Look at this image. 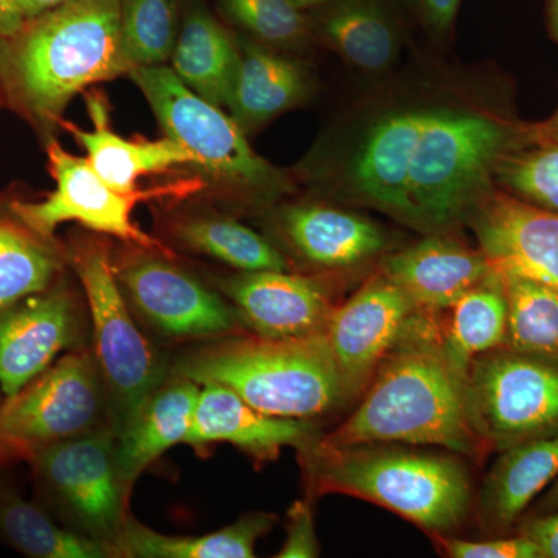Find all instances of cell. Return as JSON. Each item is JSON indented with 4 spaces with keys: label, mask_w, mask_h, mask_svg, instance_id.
<instances>
[{
    "label": "cell",
    "mask_w": 558,
    "mask_h": 558,
    "mask_svg": "<svg viewBox=\"0 0 558 558\" xmlns=\"http://www.w3.org/2000/svg\"><path fill=\"white\" fill-rule=\"evenodd\" d=\"M329 446L402 442L476 457L468 377L429 323L413 314L380 363L357 410L322 439Z\"/></svg>",
    "instance_id": "6da1fadb"
},
{
    "label": "cell",
    "mask_w": 558,
    "mask_h": 558,
    "mask_svg": "<svg viewBox=\"0 0 558 558\" xmlns=\"http://www.w3.org/2000/svg\"><path fill=\"white\" fill-rule=\"evenodd\" d=\"M120 10L121 0H68L0 38L5 102L47 132L81 92L130 73Z\"/></svg>",
    "instance_id": "7a4b0ae2"
},
{
    "label": "cell",
    "mask_w": 558,
    "mask_h": 558,
    "mask_svg": "<svg viewBox=\"0 0 558 558\" xmlns=\"http://www.w3.org/2000/svg\"><path fill=\"white\" fill-rule=\"evenodd\" d=\"M171 376L220 385L267 416H323L347 400L325 332L299 339L231 333L201 341L171 362Z\"/></svg>",
    "instance_id": "3957f363"
},
{
    "label": "cell",
    "mask_w": 558,
    "mask_h": 558,
    "mask_svg": "<svg viewBox=\"0 0 558 558\" xmlns=\"http://www.w3.org/2000/svg\"><path fill=\"white\" fill-rule=\"evenodd\" d=\"M311 494H343L392 510L425 531H457L470 510L468 472L458 459L380 444L299 447Z\"/></svg>",
    "instance_id": "277c9868"
},
{
    "label": "cell",
    "mask_w": 558,
    "mask_h": 558,
    "mask_svg": "<svg viewBox=\"0 0 558 558\" xmlns=\"http://www.w3.org/2000/svg\"><path fill=\"white\" fill-rule=\"evenodd\" d=\"M527 146V128L483 113L425 109L407 154L405 220L442 231L469 218L501 161Z\"/></svg>",
    "instance_id": "5b68a950"
},
{
    "label": "cell",
    "mask_w": 558,
    "mask_h": 558,
    "mask_svg": "<svg viewBox=\"0 0 558 558\" xmlns=\"http://www.w3.org/2000/svg\"><path fill=\"white\" fill-rule=\"evenodd\" d=\"M75 271L92 330V352L105 380L109 422L119 432L142 400L171 376V360L142 329L124 299L109 248L98 241H75L65 250Z\"/></svg>",
    "instance_id": "8992f818"
},
{
    "label": "cell",
    "mask_w": 558,
    "mask_h": 558,
    "mask_svg": "<svg viewBox=\"0 0 558 558\" xmlns=\"http://www.w3.org/2000/svg\"><path fill=\"white\" fill-rule=\"evenodd\" d=\"M128 75L165 135L189 149L197 167L223 189L250 202L274 201L289 190L288 179L255 153L236 120L185 86L174 70L153 65L131 69Z\"/></svg>",
    "instance_id": "52a82bcc"
},
{
    "label": "cell",
    "mask_w": 558,
    "mask_h": 558,
    "mask_svg": "<svg viewBox=\"0 0 558 558\" xmlns=\"http://www.w3.org/2000/svg\"><path fill=\"white\" fill-rule=\"evenodd\" d=\"M110 425L105 380L90 347L65 352L0 403V468Z\"/></svg>",
    "instance_id": "ba28073f"
},
{
    "label": "cell",
    "mask_w": 558,
    "mask_h": 558,
    "mask_svg": "<svg viewBox=\"0 0 558 558\" xmlns=\"http://www.w3.org/2000/svg\"><path fill=\"white\" fill-rule=\"evenodd\" d=\"M46 508L64 526L108 548L130 519L132 490L117 464V435L110 425L65 440L31 462Z\"/></svg>",
    "instance_id": "9c48e42d"
},
{
    "label": "cell",
    "mask_w": 558,
    "mask_h": 558,
    "mask_svg": "<svg viewBox=\"0 0 558 558\" xmlns=\"http://www.w3.org/2000/svg\"><path fill=\"white\" fill-rule=\"evenodd\" d=\"M473 428L502 451L558 432V359L495 349L473 360L468 376Z\"/></svg>",
    "instance_id": "30bf717a"
},
{
    "label": "cell",
    "mask_w": 558,
    "mask_h": 558,
    "mask_svg": "<svg viewBox=\"0 0 558 558\" xmlns=\"http://www.w3.org/2000/svg\"><path fill=\"white\" fill-rule=\"evenodd\" d=\"M121 292L145 330L170 341H205L241 333L226 296L172 263L170 256L130 245L110 255Z\"/></svg>",
    "instance_id": "8fae6325"
},
{
    "label": "cell",
    "mask_w": 558,
    "mask_h": 558,
    "mask_svg": "<svg viewBox=\"0 0 558 558\" xmlns=\"http://www.w3.org/2000/svg\"><path fill=\"white\" fill-rule=\"evenodd\" d=\"M47 157L54 189L46 199H13V208L33 230L47 238L65 222L80 223L95 233L113 236L128 245L153 250L175 259L163 242L150 236L132 220V211L149 193L126 194L117 191L94 170L86 157L72 156L60 143L51 140Z\"/></svg>",
    "instance_id": "7c38bea8"
},
{
    "label": "cell",
    "mask_w": 558,
    "mask_h": 558,
    "mask_svg": "<svg viewBox=\"0 0 558 558\" xmlns=\"http://www.w3.org/2000/svg\"><path fill=\"white\" fill-rule=\"evenodd\" d=\"M86 303L62 277L0 314V391L11 396L49 369L62 352L84 347Z\"/></svg>",
    "instance_id": "4fadbf2b"
},
{
    "label": "cell",
    "mask_w": 558,
    "mask_h": 558,
    "mask_svg": "<svg viewBox=\"0 0 558 558\" xmlns=\"http://www.w3.org/2000/svg\"><path fill=\"white\" fill-rule=\"evenodd\" d=\"M416 306L387 277L366 282L330 312L325 336L339 366L347 400L366 391Z\"/></svg>",
    "instance_id": "5bb4252c"
},
{
    "label": "cell",
    "mask_w": 558,
    "mask_h": 558,
    "mask_svg": "<svg viewBox=\"0 0 558 558\" xmlns=\"http://www.w3.org/2000/svg\"><path fill=\"white\" fill-rule=\"evenodd\" d=\"M469 218L498 277L534 279L558 290V213L490 189Z\"/></svg>",
    "instance_id": "9a60e30c"
},
{
    "label": "cell",
    "mask_w": 558,
    "mask_h": 558,
    "mask_svg": "<svg viewBox=\"0 0 558 558\" xmlns=\"http://www.w3.org/2000/svg\"><path fill=\"white\" fill-rule=\"evenodd\" d=\"M241 325L266 339H299L325 332L333 307L315 279L286 270L241 271L219 281Z\"/></svg>",
    "instance_id": "2e32d148"
},
{
    "label": "cell",
    "mask_w": 558,
    "mask_h": 558,
    "mask_svg": "<svg viewBox=\"0 0 558 558\" xmlns=\"http://www.w3.org/2000/svg\"><path fill=\"white\" fill-rule=\"evenodd\" d=\"M314 438L310 421L267 416L236 392L220 385H202L185 444L204 457L218 444H230L256 464L274 461L284 447Z\"/></svg>",
    "instance_id": "e0dca14e"
},
{
    "label": "cell",
    "mask_w": 558,
    "mask_h": 558,
    "mask_svg": "<svg viewBox=\"0 0 558 558\" xmlns=\"http://www.w3.org/2000/svg\"><path fill=\"white\" fill-rule=\"evenodd\" d=\"M490 274L483 253L440 234L400 250L385 264V275L416 310H451Z\"/></svg>",
    "instance_id": "ac0fdd59"
},
{
    "label": "cell",
    "mask_w": 558,
    "mask_h": 558,
    "mask_svg": "<svg viewBox=\"0 0 558 558\" xmlns=\"http://www.w3.org/2000/svg\"><path fill=\"white\" fill-rule=\"evenodd\" d=\"M199 392L196 381L170 376L142 400L116 433L117 464L130 490L161 454L185 444Z\"/></svg>",
    "instance_id": "d6986e66"
},
{
    "label": "cell",
    "mask_w": 558,
    "mask_h": 558,
    "mask_svg": "<svg viewBox=\"0 0 558 558\" xmlns=\"http://www.w3.org/2000/svg\"><path fill=\"white\" fill-rule=\"evenodd\" d=\"M425 109L387 113L366 132L349 167L355 196L396 219L405 220L407 154Z\"/></svg>",
    "instance_id": "ffe728a7"
},
{
    "label": "cell",
    "mask_w": 558,
    "mask_h": 558,
    "mask_svg": "<svg viewBox=\"0 0 558 558\" xmlns=\"http://www.w3.org/2000/svg\"><path fill=\"white\" fill-rule=\"evenodd\" d=\"M279 230L300 258L322 269L359 266L387 244L376 223L354 213L322 205L282 209Z\"/></svg>",
    "instance_id": "44dd1931"
},
{
    "label": "cell",
    "mask_w": 558,
    "mask_h": 558,
    "mask_svg": "<svg viewBox=\"0 0 558 558\" xmlns=\"http://www.w3.org/2000/svg\"><path fill=\"white\" fill-rule=\"evenodd\" d=\"M90 116L94 130L84 131L69 121H61L87 153L94 170L112 189L132 194L140 191L138 180L145 175L159 174L178 167H197V159L180 143L165 135V138L128 140L109 128L108 112L101 101H90Z\"/></svg>",
    "instance_id": "7402d4cb"
},
{
    "label": "cell",
    "mask_w": 558,
    "mask_h": 558,
    "mask_svg": "<svg viewBox=\"0 0 558 558\" xmlns=\"http://www.w3.org/2000/svg\"><path fill=\"white\" fill-rule=\"evenodd\" d=\"M277 523L274 513H247L204 535H165L130 515L110 546V557L124 558H252L259 538Z\"/></svg>",
    "instance_id": "603a6c76"
},
{
    "label": "cell",
    "mask_w": 558,
    "mask_h": 558,
    "mask_svg": "<svg viewBox=\"0 0 558 558\" xmlns=\"http://www.w3.org/2000/svg\"><path fill=\"white\" fill-rule=\"evenodd\" d=\"M240 51L227 109L242 130L258 128L303 100L307 76L295 61L253 43H242Z\"/></svg>",
    "instance_id": "cb8c5ba5"
},
{
    "label": "cell",
    "mask_w": 558,
    "mask_h": 558,
    "mask_svg": "<svg viewBox=\"0 0 558 558\" xmlns=\"http://www.w3.org/2000/svg\"><path fill=\"white\" fill-rule=\"evenodd\" d=\"M483 488V513L498 531L512 526L532 499L558 478V432L501 451Z\"/></svg>",
    "instance_id": "d4e9b609"
},
{
    "label": "cell",
    "mask_w": 558,
    "mask_h": 558,
    "mask_svg": "<svg viewBox=\"0 0 558 558\" xmlns=\"http://www.w3.org/2000/svg\"><path fill=\"white\" fill-rule=\"evenodd\" d=\"M68 253L54 238L32 229L0 197V314L13 304L51 288L64 277Z\"/></svg>",
    "instance_id": "484cf974"
},
{
    "label": "cell",
    "mask_w": 558,
    "mask_h": 558,
    "mask_svg": "<svg viewBox=\"0 0 558 558\" xmlns=\"http://www.w3.org/2000/svg\"><path fill=\"white\" fill-rule=\"evenodd\" d=\"M241 51L211 14L191 10L180 27L171 69L185 86L213 105L227 108Z\"/></svg>",
    "instance_id": "4316f807"
},
{
    "label": "cell",
    "mask_w": 558,
    "mask_h": 558,
    "mask_svg": "<svg viewBox=\"0 0 558 558\" xmlns=\"http://www.w3.org/2000/svg\"><path fill=\"white\" fill-rule=\"evenodd\" d=\"M318 10L319 35L349 64L384 72L395 62L399 36L380 0H330Z\"/></svg>",
    "instance_id": "83f0119b"
},
{
    "label": "cell",
    "mask_w": 558,
    "mask_h": 558,
    "mask_svg": "<svg viewBox=\"0 0 558 558\" xmlns=\"http://www.w3.org/2000/svg\"><path fill=\"white\" fill-rule=\"evenodd\" d=\"M0 543L33 558H106L108 548L72 531L46 506L22 497L0 480Z\"/></svg>",
    "instance_id": "f1b7e54d"
},
{
    "label": "cell",
    "mask_w": 558,
    "mask_h": 558,
    "mask_svg": "<svg viewBox=\"0 0 558 558\" xmlns=\"http://www.w3.org/2000/svg\"><path fill=\"white\" fill-rule=\"evenodd\" d=\"M170 233L180 247L240 271L288 270L269 240L226 216H183L171 223Z\"/></svg>",
    "instance_id": "f546056e"
},
{
    "label": "cell",
    "mask_w": 558,
    "mask_h": 558,
    "mask_svg": "<svg viewBox=\"0 0 558 558\" xmlns=\"http://www.w3.org/2000/svg\"><path fill=\"white\" fill-rule=\"evenodd\" d=\"M450 326L442 339L454 368L469 376L473 360L506 344L508 303L501 278L492 274L451 307Z\"/></svg>",
    "instance_id": "4dcf8cb0"
},
{
    "label": "cell",
    "mask_w": 558,
    "mask_h": 558,
    "mask_svg": "<svg viewBox=\"0 0 558 558\" xmlns=\"http://www.w3.org/2000/svg\"><path fill=\"white\" fill-rule=\"evenodd\" d=\"M508 303L506 348L558 359V290L520 277H499Z\"/></svg>",
    "instance_id": "1f68e13d"
},
{
    "label": "cell",
    "mask_w": 558,
    "mask_h": 558,
    "mask_svg": "<svg viewBox=\"0 0 558 558\" xmlns=\"http://www.w3.org/2000/svg\"><path fill=\"white\" fill-rule=\"evenodd\" d=\"M120 31L131 69L165 65L179 38L175 0H121Z\"/></svg>",
    "instance_id": "d6a6232c"
},
{
    "label": "cell",
    "mask_w": 558,
    "mask_h": 558,
    "mask_svg": "<svg viewBox=\"0 0 558 558\" xmlns=\"http://www.w3.org/2000/svg\"><path fill=\"white\" fill-rule=\"evenodd\" d=\"M497 175L513 196L558 213V143L512 150L499 165Z\"/></svg>",
    "instance_id": "836d02e7"
},
{
    "label": "cell",
    "mask_w": 558,
    "mask_h": 558,
    "mask_svg": "<svg viewBox=\"0 0 558 558\" xmlns=\"http://www.w3.org/2000/svg\"><path fill=\"white\" fill-rule=\"evenodd\" d=\"M222 5L231 20L270 46H299L311 32L306 14L290 0H222Z\"/></svg>",
    "instance_id": "e575fe53"
},
{
    "label": "cell",
    "mask_w": 558,
    "mask_h": 558,
    "mask_svg": "<svg viewBox=\"0 0 558 558\" xmlns=\"http://www.w3.org/2000/svg\"><path fill=\"white\" fill-rule=\"evenodd\" d=\"M447 556L453 558H539L537 546L523 534L517 537L484 539L446 538L436 535Z\"/></svg>",
    "instance_id": "d590c367"
},
{
    "label": "cell",
    "mask_w": 558,
    "mask_h": 558,
    "mask_svg": "<svg viewBox=\"0 0 558 558\" xmlns=\"http://www.w3.org/2000/svg\"><path fill=\"white\" fill-rule=\"evenodd\" d=\"M319 556L317 531L310 499H299L288 510L286 539L278 558H314Z\"/></svg>",
    "instance_id": "8d00e7d4"
},
{
    "label": "cell",
    "mask_w": 558,
    "mask_h": 558,
    "mask_svg": "<svg viewBox=\"0 0 558 558\" xmlns=\"http://www.w3.org/2000/svg\"><path fill=\"white\" fill-rule=\"evenodd\" d=\"M520 534L537 546L539 558H558V509L529 521Z\"/></svg>",
    "instance_id": "74e56055"
},
{
    "label": "cell",
    "mask_w": 558,
    "mask_h": 558,
    "mask_svg": "<svg viewBox=\"0 0 558 558\" xmlns=\"http://www.w3.org/2000/svg\"><path fill=\"white\" fill-rule=\"evenodd\" d=\"M425 22L438 33H446L457 17L461 0H411Z\"/></svg>",
    "instance_id": "f35d334b"
},
{
    "label": "cell",
    "mask_w": 558,
    "mask_h": 558,
    "mask_svg": "<svg viewBox=\"0 0 558 558\" xmlns=\"http://www.w3.org/2000/svg\"><path fill=\"white\" fill-rule=\"evenodd\" d=\"M64 2H68V0H13L9 11V36L20 31L25 21L32 20L44 11L54 9V7Z\"/></svg>",
    "instance_id": "ab89813d"
},
{
    "label": "cell",
    "mask_w": 558,
    "mask_h": 558,
    "mask_svg": "<svg viewBox=\"0 0 558 558\" xmlns=\"http://www.w3.org/2000/svg\"><path fill=\"white\" fill-rule=\"evenodd\" d=\"M527 142L529 145L558 143V109L549 120L543 121L537 126L527 128Z\"/></svg>",
    "instance_id": "60d3db41"
},
{
    "label": "cell",
    "mask_w": 558,
    "mask_h": 558,
    "mask_svg": "<svg viewBox=\"0 0 558 558\" xmlns=\"http://www.w3.org/2000/svg\"><path fill=\"white\" fill-rule=\"evenodd\" d=\"M539 509H542V512L545 513L553 512V510L558 509V478L554 481L553 487H550L548 495L542 499Z\"/></svg>",
    "instance_id": "b9f144b4"
},
{
    "label": "cell",
    "mask_w": 558,
    "mask_h": 558,
    "mask_svg": "<svg viewBox=\"0 0 558 558\" xmlns=\"http://www.w3.org/2000/svg\"><path fill=\"white\" fill-rule=\"evenodd\" d=\"M13 0H0V38H7L10 35L9 11Z\"/></svg>",
    "instance_id": "7bdbcfd3"
},
{
    "label": "cell",
    "mask_w": 558,
    "mask_h": 558,
    "mask_svg": "<svg viewBox=\"0 0 558 558\" xmlns=\"http://www.w3.org/2000/svg\"><path fill=\"white\" fill-rule=\"evenodd\" d=\"M548 24L550 36L558 44V0H549Z\"/></svg>",
    "instance_id": "ee69618b"
},
{
    "label": "cell",
    "mask_w": 558,
    "mask_h": 558,
    "mask_svg": "<svg viewBox=\"0 0 558 558\" xmlns=\"http://www.w3.org/2000/svg\"><path fill=\"white\" fill-rule=\"evenodd\" d=\"M290 2L299 7V9L307 11L322 9V7H325L330 0H290Z\"/></svg>",
    "instance_id": "f6af8a7d"
},
{
    "label": "cell",
    "mask_w": 558,
    "mask_h": 558,
    "mask_svg": "<svg viewBox=\"0 0 558 558\" xmlns=\"http://www.w3.org/2000/svg\"><path fill=\"white\" fill-rule=\"evenodd\" d=\"M5 102V97H3L2 84H0V106Z\"/></svg>",
    "instance_id": "bcb514c9"
},
{
    "label": "cell",
    "mask_w": 558,
    "mask_h": 558,
    "mask_svg": "<svg viewBox=\"0 0 558 558\" xmlns=\"http://www.w3.org/2000/svg\"><path fill=\"white\" fill-rule=\"evenodd\" d=\"M2 400H3V395H2V391H0V403H2Z\"/></svg>",
    "instance_id": "7dc6e473"
}]
</instances>
